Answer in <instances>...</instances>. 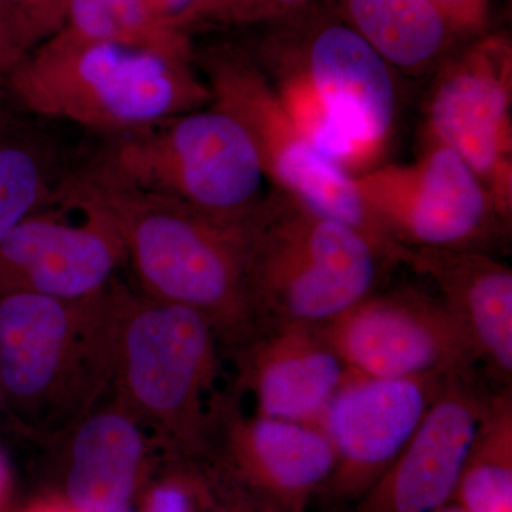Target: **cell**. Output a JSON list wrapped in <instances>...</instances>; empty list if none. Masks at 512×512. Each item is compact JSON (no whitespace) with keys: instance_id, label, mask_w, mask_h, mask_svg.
<instances>
[{"instance_id":"6da1fadb","label":"cell","mask_w":512,"mask_h":512,"mask_svg":"<svg viewBox=\"0 0 512 512\" xmlns=\"http://www.w3.org/2000/svg\"><path fill=\"white\" fill-rule=\"evenodd\" d=\"M62 184L101 208L119 232L144 295L200 313L237 350L261 332L249 281L245 224L211 220L90 163Z\"/></svg>"},{"instance_id":"7a4b0ae2","label":"cell","mask_w":512,"mask_h":512,"mask_svg":"<svg viewBox=\"0 0 512 512\" xmlns=\"http://www.w3.org/2000/svg\"><path fill=\"white\" fill-rule=\"evenodd\" d=\"M302 136L353 177L372 170L393 134L392 67L318 2L269 25L251 49Z\"/></svg>"},{"instance_id":"3957f363","label":"cell","mask_w":512,"mask_h":512,"mask_svg":"<svg viewBox=\"0 0 512 512\" xmlns=\"http://www.w3.org/2000/svg\"><path fill=\"white\" fill-rule=\"evenodd\" d=\"M194 60L89 39L63 26L6 79L25 109L111 137L211 103Z\"/></svg>"},{"instance_id":"277c9868","label":"cell","mask_w":512,"mask_h":512,"mask_svg":"<svg viewBox=\"0 0 512 512\" xmlns=\"http://www.w3.org/2000/svg\"><path fill=\"white\" fill-rule=\"evenodd\" d=\"M123 286L63 301L10 291L0 301V379L46 436H63L113 382Z\"/></svg>"},{"instance_id":"5b68a950","label":"cell","mask_w":512,"mask_h":512,"mask_svg":"<svg viewBox=\"0 0 512 512\" xmlns=\"http://www.w3.org/2000/svg\"><path fill=\"white\" fill-rule=\"evenodd\" d=\"M217 333L200 313L123 286L113 382L116 397L170 446L211 443L220 394Z\"/></svg>"},{"instance_id":"8992f818","label":"cell","mask_w":512,"mask_h":512,"mask_svg":"<svg viewBox=\"0 0 512 512\" xmlns=\"http://www.w3.org/2000/svg\"><path fill=\"white\" fill-rule=\"evenodd\" d=\"M247 229L249 281L262 330L335 319L372 293L384 262L356 229L278 191Z\"/></svg>"},{"instance_id":"52a82bcc","label":"cell","mask_w":512,"mask_h":512,"mask_svg":"<svg viewBox=\"0 0 512 512\" xmlns=\"http://www.w3.org/2000/svg\"><path fill=\"white\" fill-rule=\"evenodd\" d=\"M93 163L225 224H245L275 192L248 131L212 103L111 137Z\"/></svg>"},{"instance_id":"ba28073f","label":"cell","mask_w":512,"mask_h":512,"mask_svg":"<svg viewBox=\"0 0 512 512\" xmlns=\"http://www.w3.org/2000/svg\"><path fill=\"white\" fill-rule=\"evenodd\" d=\"M211 103L235 117L254 141L265 173L281 192L322 217L356 229L384 262L409 265L400 247L367 210L355 177L302 136L251 50L220 43L195 53Z\"/></svg>"},{"instance_id":"9c48e42d","label":"cell","mask_w":512,"mask_h":512,"mask_svg":"<svg viewBox=\"0 0 512 512\" xmlns=\"http://www.w3.org/2000/svg\"><path fill=\"white\" fill-rule=\"evenodd\" d=\"M367 210L406 249H473L507 228L480 178L453 148L427 134L413 163L356 175Z\"/></svg>"},{"instance_id":"30bf717a","label":"cell","mask_w":512,"mask_h":512,"mask_svg":"<svg viewBox=\"0 0 512 512\" xmlns=\"http://www.w3.org/2000/svg\"><path fill=\"white\" fill-rule=\"evenodd\" d=\"M427 134L453 148L480 178L505 225L512 220V45L484 33L437 69Z\"/></svg>"},{"instance_id":"8fae6325","label":"cell","mask_w":512,"mask_h":512,"mask_svg":"<svg viewBox=\"0 0 512 512\" xmlns=\"http://www.w3.org/2000/svg\"><path fill=\"white\" fill-rule=\"evenodd\" d=\"M316 328L359 376L473 375L478 363L466 330L443 302L410 289L370 293Z\"/></svg>"},{"instance_id":"7c38bea8","label":"cell","mask_w":512,"mask_h":512,"mask_svg":"<svg viewBox=\"0 0 512 512\" xmlns=\"http://www.w3.org/2000/svg\"><path fill=\"white\" fill-rule=\"evenodd\" d=\"M126 264L113 221L62 183L0 242V278L10 291L82 301L106 291Z\"/></svg>"},{"instance_id":"4fadbf2b","label":"cell","mask_w":512,"mask_h":512,"mask_svg":"<svg viewBox=\"0 0 512 512\" xmlns=\"http://www.w3.org/2000/svg\"><path fill=\"white\" fill-rule=\"evenodd\" d=\"M377 379L350 372L318 427L335 451L328 484L338 498H359L417 433L448 377Z\"/></svg>"},{"instance_id":"5bb4252c","label":"cell","mask_w":512,"mask_h":512,"mask_svg":"<svg viewBox=\"0 0 512 512\" xmlns=\"http://www.w3.org/2000/svg\"><path fill=\"white\" fill-rule=\"evenodd\" d=\"M487 397L474 389L473 375L448 377L413 439L355 512H434L451 501Z\"/></svg>"},{"instance_id":"9a60e30c","label":"cell","mask_w":512,"mask_h":512,"mask_svg":"<svg viewBox=\"0 0 512 512\" xmlns=\"http://www.w3.org/2000/svg\"><path fill=\"white\" fill-rule=\"evenodd\" d=\"M212 440L245 481L284 512H303L328 483L335 451L322 429L261 416H245L231 397H221Z\"/></svg>"},{"instance_id":"2e32d148","label":"cell","mask_w":512,"mask_h":512,"mask_svg":"<svg viewBox=\"0 0 512 512\" xmlns=\"http://www.w3.org/2000/svg\"><path fill=\"white\" fill-rule=\"evenodd\" d=\"M239 353V380L256 416L318 426L350 375L316 326L278 325L259 332Z\"/></svg>"},{"instance_id":"e0dca14e","label":"cell","mask_w":512,"mask_h":512,"mask_svg":"<svg viewBox=\"0 0 512 512\" xmlns=\"http://www.w3.org/2000/svg\"><path fill=\"white\" fill-rule=\"evenodd\" d=\"M410 266L439 288L440 301L466 330L478 362L511 386V268L473 249H413Z\"/></svg>"},{"instance_id":"ac0fdd59","label":"cell","mask_w":512,"mask_h":512,"mask_svg":"<svg viewBox=\"0 0 512 512\" xmlns=\"http://www.w3.org/2000/svg\"><path fill=\"white\" fill-rule=\"evenodd\" d=\"M64 491L76 512H117L136 491L150 430L117 397L100 400L70 427Z\"/></svg>"},{"instance_id":"d6986e66","label":"cell","mask_w":512,"mask_h":512,"mask_svg":"<svg viewBox=\"0 0 512 512\" xmlns=\"http://www.w3.org/2000/svg\"><path fill=\"white\" fill-rule=\"evenodd\" d=\"M336 10L392 69L410 74L439 69L470 42L433 0H336Z\"/></svg>"},{"instance_id":"ffe728a7","label":"cell","mask_w":512,"mask_h":512,"mask_svg":"<svg viewBox=\"0 0 512 512\" xmlns=\"http://www.w3.org/2000/svg\"><path fill=\"white\" fill-rule=\"evenodd\" d=\"M451 501L467 512H512L511 386L487 397Z\"/></svg>"},{"instance_id":"44dd1931","label":"cell","mask_w":512,"mask_h":512,"mask_svg":"<svg viewBox=\"0 0 512 512\" xmlns=\"http://www.w3.org/2000/svg\"><path fill=\"white\" fill-rule=\"evenodd\" d=\"M64 26L89 39L195 59L190 35L161 25L143 0H70Z\"/></svg>"},{"instance_id":"7402d4cb","label":"cell","mask_w":512,"mask_h":512,"mask_svg":"<svg viewBox=\"0 0 512 512\" xmlns=\"http://www.w3.org/2000/svg\"><path fill=\"white\" fill-rule=\"evenodd\" d=\"M49 170V158L39 148L0 143V242L53 197Z\"/></svg>"},{"instance_id":"603a6c76","label":"cell","mask_w":512,"mask_h":512,"mask_svg":"<svg viewBox=\"0 0 512 512\" xmlns=\"http://www.w3.org/2000/svg\"><path fill=\"white\" fill-rule=\"evenodd\" d=\"M318 0H202L188 22L187 33L198 28H242L272 25L308 8Z\"/></svg>"},{"instance_id":"cb8c5ba5","label":"cell","mask_w":512,"mask_h":512,"mask_svg":"<svg viewBox=\"0 0 512 512\" xmlns=\"http://www.w3.org/2000/svg\"><path fill=\"white\" fill-rule=\"evenodd\" d=\"M70 0H0V20L23 55L55 35L66 22Z\"/></svg>"},{"instance_id":"d4e9b609","label":"cell","mask_w":512,"mask_h":512,"mask_svg":"<svg viewBox=\"0 0 512 512\" xmlns=\"http://www.w3.org/2000/svg\"><path fill=\"white\" fill-rule=\"evenodd\" d=\"M144 512H192L191 495L180 481H165L148 493Z\"/></svg>"},{"instance_id":"484cf974","label":"cell","mask_w":512,"mask_h":512,"mask_svg":"<svg viewBox=\"0 0 512 512\" xmlns=\"http://www.w3.org/2000/svg\"><path fill=\"white\" fill-rule=\"evenodd\" d=\"M143 3L161 25L187 33L192 13L201 5L202 0H143Z\"/></svg>"},{"instance_id":"4316f807","label":"cell","mask_w":512,"mask_h":512,"mask_svg":"<svg viewBox=\"0 0 512 512\" xmlns=\"http://www.w3.org/2000/svg\"><path fill=\"white\" fill-rule=\"evenodd\" d=\"M447 18L460 28L480 25L490 9V0H433Z\"/></svg>"},{"instance_id":"83f0119b","label":"cell","mask_w":512,"mask_h":512,"mask_svg":"<svg viewBox=\"0 0 512 512\" xmlns=\"http://www.w3.org/2000/svg\"><path fill=\"white\" fill-rule=\"evenodd\" d=\"M23 56L25 55L13 43L12 37L9 36L8 30L0 20V76L8 77Z\"/></svg>"},{"instance_id":"f1b7e54d","label":"cell","mask_w":512,"mask_h":512,"mask_svg":"<svg viewBox=\"0 0 512 512\" xmlns=\"http://www.w3.org/2000/svg\"><path fill=\"white\" fill-rule=\"evenodd\" d=\"M30 512H76L67 505H43V507L36 508Z\"/></svg>"},{"instance_id":"f546056e","label":"cell","mask_w":512,"mask_h":512,"mask_svg":"<svg viewBox=\"0 0 512 512\" xmlns=\"http://www.w3.org/2000/svg\"><path fill=\"white\" fill-rule=\"evenodd\" d=\"M6 484H8V476H6L5 466H3L2 458H0V503H2L3 495H5Z\"/></svg>"},{"instance_id":"4dcf8cb0","label":"cell","mask_w":512,"mask_h":512,"mask_svg":"<svg viewBox=\"0 0 512 512\" xmlns=\"http://www.w3.org/2000/svg\"><path fill=\"white\" fill-rule=\"evenodd\" d=\"M434 512H467L464 510L461 505L454 503V501H448L447 504H444L443 507H440L439 510Z\"/></svg>"},{"instance_id":"1f68e13d","label":"cell","mask_w":512,"mask_h":512,"mask_svg":"<svg viewBox=\"0 0 512 512\" xmlns=\"http://www.w3.org/2000/svg\"><path fill=\"white\" fill-rule=\"evenodd\" d=\"M117 512H131V511H128L127 508H124V510H120V511H117Z\"/></svg>"}]
</instances>
